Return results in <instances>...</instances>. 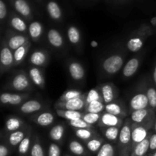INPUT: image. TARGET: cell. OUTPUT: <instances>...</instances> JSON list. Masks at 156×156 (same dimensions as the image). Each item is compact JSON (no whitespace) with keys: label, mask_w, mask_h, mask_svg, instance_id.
Segmentation results:
<instances>
[{"label":"cell","mask_w":156,"mask_h":156,"mask_svg":"<svg viewBox=\"0 0 156 156\" xmlns=\"http://www.w3.org/2000/svg\"><path fill=\"white\" fill-rule=\"evenodd\" d=\"M11 86L17 91H24L30 88V79L24 73H19L12 79Z\"/></svg>","instance_id":"obj_3"},{"label":"cell","mask_w":156,"mask_h":156,"mask_svg":"<svg viewBox=\"0 0 156 156\" xmlns=\"http://www.w3.org/2000/svg\"><path fill=\"white\" fill-rule=\"evenodd\" d=\"M101 117V114H92V113L87 112L85 113V114H83L82 119H83L87 123H88V124L92 126L94 123L100 121Z\"/></svg>","instance_id":"obj_40"},{"label":"cell","mask_w":156,"mask_h":156,"mask_svg":"<svg viewBox=\"0 0 156 156\" xmlns=\"http://www.w3.org/2000/svg\"><path fill=\"white\" fill-rule=\"evenodd\" d=\"M10 24L12 27L16 30H18V31L24 32L27 30V25H26L25 22L21 18H20L19 17H13L11 19Z\"/></svg>","instance_id":"obj_36"},{"label":"cell","mask_w":156,"mask_h":156,"mask_svg":"<svg viewBox=\"0 0 156 156\" xmlns=\"http://www.w3.org/2000/svg\"><path fill=\"white\" fill-rule=\"evenodd\" d=\"M153 156H156V152H155V153H154V154H153Z\"/></svg>","instance_id":"obj_54"},{"label":"cell","mask_w":156,"mask_h":156,"mask_svg":"<svg viewBox=\"0 0 156 156\" xmlns=\"http://www.w3.org/2000/svg\"><path fill=\"white\" fill-rule=\"evenodd\" d=\"M30 44L27 43V44H24L22 47H19L18 49L15 50L14 51V59H15V65H18L20 64L25 58L26 55H27V51L29 50Z\"/></svg>","instance_id":"obj_22"},{"label":"cell","mask_w":156,"mask_h":156,"mask_svg":"<svg viewBox=\"0 0 156 156\" xmlns=\"http://www.w3.org/2000/svg\"><path fill=\"white\" fill-rule=\"evenodd\" d=\"M118 140L122 146H126L132 142V127L128 123H125L120 129Z\"/></svg>","instance_id":"obj_11"},{"label":"cell","mask_w":156,"mask_h":156,"mask_svg":"<svg viewBox=\"0 0 156 156\" xmlns=\"http://www.w3.org/2000/svg\"><path fill=\"white\" fill-rule=\"evenodd\" d=\"M153 79H154V82L156 84V66L155 67V69H154V73H153Z\"/></svg>","instance_id":"obj_51"},{"label":"cell","mask_w":156,"mask_h":156,"mask_svg":"<svg viewBox=\"0 0 156 156\" xmlns=\"http://www.w3.org/2000/svg\"><path fill=\"white\" fill-rule=\"evenodd\" d=\"M102 146V140L101 139H91L87 143V148L92 152L100 150Z\"/></svg>","instance_id":"obj_41"},{"label":"cell","mask_w":156,"mask_h":156,"mask_svg":"<svg viewBox=\"0 0 156 156\" xmlns=\"http://www.w3.org/2000/svg\"><path fill=\"white\" fill-rule=\"evenodd\" d=\"M22 125V120L15 117H11L5 122V129L9 132H15L19 130Z\"/></svg>","instance_id":"obj_25"},{"label":"cell","mask_w":156,"mask_h":156,"mask_svg":"<svg viewBox=\"0 0 156 156\" xmlns=\"http://www.w3.org/2000/svg\"><path fill=\"white\" fill-rule=\"evenodd\" d=\"M140 66V60L137 58H132L129 59L123 69V75L124 77L129 78L136 73Z\"/></svg>","instance_id":"obj_12"},{"label":"cell","mask_w":156,"mask_h":156,"mask_svg":"<svg viewBox=\"0 0 156 156\" xmlns=\"http://www.w3.org/2000/svg\"><path fill=\"white\" fill-rule=\"evenodd\" d=\"M69 148V150L71 151L72 153L76 155H82L85 153V148L78 141L73 140V141L70 142Z\"/></svg>","instance_id":"obj_37"},{"label":"cell","mask_w":156,"mask_h":156,"mask_svg":"<svg viewBox=\"0 0 156 156\" xmlns=\"http://www.w3.org/2000/svg\"><path fill=\"white\" fill-rule=\"evenodd\" d=\"M100 123L102 126L104 127H113V126H116V127H120L122 125L121 119L119 117L113 114H109L108 112H105L101 114V117L100 119Z\"/></svg>","instance_id":"obj_6"},{"label":"cell","mask_w":156,"mask_h":156,"mask_svg":"<svg viewBox=\"0 0 156 156\" xmlns=\"http://www.w3.org/2000/svg\"><path fill=\"white\" fill-rule=\"evenodd\" d=\"M152 21V23L153 24H156V18H154L153 19H152V21Z\"/></svg>","instance_id":"obj_52"},{"label":"cell","mask_w":156,"mask_h":156,"mask_svg":"<svg viewBox=\"0 0 156 156\" xmlns=\"http://www.w3.org/2000/svg\"><path fill=\"white\" fill-rule=\"evenodd\" d=\"M143 40L140 37H133L128 40L126 47L131 52H137L141 50L143 47Z\"/></svg>","instance_id":"obj_23"},{"label":"cell","mask_w":156,"mask_h":156,"mask_svg":"<svg viewBox=\"0 0 156 156\" xmlns=\"http://www.w3.org/2000/svg\"><path fill=\"white\" fill-rule=\"evenodd\" d=\"M96 101H102L101 94L98 90L96 88H92V89L89 90V91L85 94V104L87 105L91 102Z\"/></svg>","instance_id":"obj_35"},{"label":"cell","mask_w":156,"mask_h":156,"mask_svg":"<svg viewBox=\"0 0 156 156\" xmlns=\"http://www.w3.org/2000/svg\"><path fill=\"white\" fill-rule=\"evenodd\" d=\"M43 30H44V27L39 21H34V22L30 23L28 27L29 34H30V37L34 41H37L41 37L43 33Z\"/></svg>","instance_id":"obj_21"},{"label":"cell","mask_w":156,"mask_h":156,"mask_svg":"<svg viewBox=\"0 0 156 156\" xmlns=\"http://www.w3.org/2000/svg\"><path fill=\"white\" fill-rule=\"evenodd\" d=\"M69 41L73 44H77L81 40V34L79 29L75 26H70L67 30Z\"/></svg>","instance_id":"obj_32"},{"label":"cell","mask_w":156,"mask_h":156,"mask_svg":"<svg viewBox=\"0 0 156 156\" xmlns=\"http://www.w3.org/2000/svg\"><path fill=\"white\" fill-rule=\"evenodd\" d=\"M65 133V128L62 125H55L50 131V137L53 141H60Z\"/></svg>","instance_id":"obj_28"},{"label":"cell","mask_w":156,"mask_h":156,"mask_svg":"<svg viewBox=\"0 0 156 156\" xmlns=\"http://www.w3.org/2000/svg\"><path fill=\"white\" fill-rule=\"evenodd\" d=\"M0 62H1L2 67L6 69L15 64L14 53H12V50L8 46H4L2 48L1 53H0Z\"/></svg>","instance_id":"obj_7"},{"label":"cell","mask_w":156,"mask_h":156,"mask_svg":"<svg viewBox=\"0 0 156 156\" xmlns=\"http://www.w3.org/2000/svg\"><path fill=\"white\" fill-rule=\"evenodd\" d=\"M130 108L133 111L146 109L149 106V100L146 94L144 93H138L134 94L129 101Z\"/></svg>","instance_id":"obj_4"},{"label":"cell","mask_w":156,"mask_h":156,"mask_svg":"<svg viewBox=\"0 0 156 156\" xmlns=\"http://www.w3.org/2000/svg\"><path fill=\"white\" fill-rule=\"evenodd\" d=\"M42 105L37 100H30L24 102L20 107V111L24 114H32L41 111Z\"/></svg>","instance_id":"obj_14"},{"label":"cell","mask_w":156,"mask_h":156,"mask_svg":"<svg viewBox=\"0 0 156 156\" xmlns=\"http://www.w3.org/2000/svg\"><path fill=\"white\" fill-rule=\"evenodd\" d=\"M56 114L59 117H63V118L69 120V121H73V120L82 119V117H83V114L81 113L80 111H69V110L56 109Z\"/></svg>","instance_id":"obj_19"},{"label":"cell","mask_w":156,"mask_h":156,"mask_svg":"<svg viewBox=\"0 0 156 156\" xmlns=\"http://www.w3.org/2000/svg\"><path fill=\"white\" fill-rule=\"evenodd\" d=\"M54 116L50 112H43L35 118V123L41 126H48L54 122Z\"/></svg>","instance_id":"obj_20"},{"label":"cell","mask_w":156,"mask_h":156,"mask_svg":"<svg viewBox=\"0 0 156 156\" xmlns=\"http://www.w3.org/2000/svg\"><path fill=\"white\" fill-rule=\"evenodd\" d=\"M98 42H96L95 41H91V46L92 47H98Z\"/></svg>","instance_id":"obj_50"},{"label":"cell","mask_w":156,"mask_h":156,"mask_svg":"<svg viewBox=\"0 0 156 156\" xmlns=\"http://www.w3.org/2000/svg\"><path fill=\"white\" fill-rule=\"evenodd\" d=\"M149 149L152 151L156 150V133L152 134L149 138Z\"/></svg>","instance_id":"obj_48"},{"label":"cell","mask_w":156,"mask_h":156,"mask_svg":"<svg viewBox=\"0 0 156 156\" xmlns=\"http://www.w3.org/2000/svg\"><path fill=\"white\" fill-rule=\"evenodd\" d=\"M101 94L102 97V101L105 105L112 103L115 98V91L112 84H104L101 85L100 89Z\"/></svg>","instance_id":"obj_10"},{"label":"cell","mask_w":156,"mask_h":156,"mask_svg":"<svg viewBox=\"0 0 156 156\" xmlns=\"http://www.w3.org/2000/svg\"><path fill=\"white\" fill-rule=\"evenodd\" d=\"M57 109L69 110V111H80L86 107L85 104V94L83 97L72 99L66 101H59L56 105Z\"/></svg>","instance_id":"obj_2"},{"label":"cell","mask_w":156,"mask_h":156,"mask_svg":"<svg viewBox=\"0 0 156 156\" xmlns=\"http://www.w3.org/2000/svg\"><path fill=\"white\" fill-rule=\"evenodd\" d=\"M30 145V136H27L25 138L21 141V143L18 145V152L20 154H26L29 150Z\"/></svg>","instance_id":"obj_43"},{"label":"cell","mask_w":156,"mask_h":156,"mask_svg":"<svg viewBox=\"0 0 156 156\" xmlns=\"http://www.w3.org/2000/svg\"><path fill=\"white\" fill-rule=\"evenodd\" d=\"M47 12L50 16L54 20L60 19L62 17V12L59 5L55 2H50L47 6Z\"/></svg>","instance_id":"obj_26"},{"label":"cell","mask_w":156,"mask_h":156,"mask_svg":"<svg viewBox=\"0 0 156 156\" xmlns=\"http://www.w3.org/2000/svg\"><path fill=\"white\" fill-rule=\"evenodd\" d=\"M94 132L91 129H77L76 135L78 138L82 140H88L94 136Z\"/></svg>","instance_id":"obj_39"},{"label":"cell","mask_w":156,"mask_h":156,"mask_svg":"<svg viewBox=\"0 0 156 156\" xmlns=\"http://www.w3.org/2000/svg\"><path fill=\"white\" fill-rule=\"evenodd\" d=\"M29 77H30L31 82L39 88H43L45 85V80H44V75L42 72L37 67H33L30 69L28 72Z\"/></svg>","instance_id":"obj_13"},{"label":"cell","mask_w":156,"mask_h":156,"mask_svg":"<svg viewBox=\"0 0 156 156\" xmlns=\"http://www.w3.org/2000/svg\"><path fill=\"white\" fill-rule=\"evenodd\" d=\"M27 43L28 39L27 37L21 34H15L9 38L8 41V47L12 50H15Z\"/></svg>","instance_id":"obj_16"},{"label":"cell","mask_w":156,"mask_h":156,"mask_svg":"<svg viewBox=\"0 0 156 156\" xmlns=\"http://www.w3.org/2000/svg\"><path fill=\"white\" fill-rule=\"evenodd\" d=\"M61 150L59 146L55 143L50 144L48 150V156H60Z\"/></svg>","instance_id":"obj_46"},{"label":"cell","mask_w":156,"mask_h":156,"mask_svg":"<svg viewBox=\"0 0 156 156\" xmlns=\"http://www.w3.org/2000/svg\"><path fill=\"white\" fill-rule=\"evenodd\" d=\"M146 95H147L148 100H149V107L155 109L156 108V90L152 87H150L147 89Z\"/></svg>","instance_id":"obj_42"},{"label":"cell","mask_w":156,"mask_h":156,"mask_svg":"<svg viewBox=\"0 0 156 156\" xmlns=\"http://www.w3.org/2000/svg\"><path fill=\"white\" fill-rule=\"evenodd\" d=\"M86 112L92 114H101L105 111V105L102 101H96L88 104L85 107Z\"/></svg>","instance_id":"obj_27"},{"label":"cell","mask_w":156,"mask_h":156,"mask_svg":"<svg viewBox=\"0 0 156 156\" xmlns=\"http://www.w3.org/2000/svg\"><path fill=\"white\" fill-rule=\"evenodd\" d=\"M15 8L17 12L24 17H28L30 15V8L24 0H16Z\"/></svg>","instance_id":"obj_29"},{"label":"cell","mask_w":156,"mask_h":156,"mask_svg":"<svg viewBox=\"0 0 156 156\" xmlns=\"http://www.w3.org/2000/svg\"><path fill=\"white\" fill-rule=\"evenodd\" d=\"M47 55L41 50H35L30 56V62L35 66H42L47 62Z\"/></svg>","instance_id":"obj_17"},{"label":"cell","mask_w":156,"mask_h":156,"mask_svg":"<svg viewBox=\"0 0 156 156\" xmlns=\"http://www.w3.org/2000/svg\"><path fill=\"white\" fill-rule=\"evenodd\" d=\"M70 126L76 129H91L92 126L88 123H87L83 119H79V120H73L69 121Z\"/></svg>","instance_id":"obj_44"},{"label":"cell","mask_w":156,"mask_h":156,"mask_svg":"<svg viewBox=\"0 0 156 156\" xmlns=\"http://www.w3.org/2000/svg\"><path fill=\"white\" fill-rule=\"evenodd\" d=\"M47 40L50 45L56 48H59L63 45V38L62 34L56 29H50L47 33Z\"/></svg>","instance_id":"obj_15"},{"label":"cell","mask_w":156,"mask_h":156,"mask_svg":"<svg viewBox=\"0 0 156 156\" xmlns=\"http://www.w3.org/2000/svg\"><path fill=\"white\" fill-rule=\"evenodd\" d=\"M148 138V129L142 124H136L132 127V143L134 146Z\"/></svg>","instance_id":"obj_5"},{"label":"cell","mask_w":156,"mask_h":156,"mask_svg":"<svg viewBox=\"0 0 156 156\" xmlns=\"http://www.w3.org/2000/svg\"><path fill=\"white\" fill-rule=\"evenodd\" d=\"M7 14V9H6V6L5 5L4 2L2 0L0 1V19L3 20L6 16Z\"/></svg>","instance_id":"obj_47"},{"label":"cell","mask_w":156,"mask_h":156,"mask_svg":"<svg viewBox=\"0 0 156 156\" xmlns=\"http://www.w3.org/2000/svg\"><path fill=\"white\" fill-rule=\"evenodd\" d=\"M27 95H23L19 94H12V93H2L0 95V101L3 105H18L23 101Z\"/></svg>","instance_id":"obj_8"},{"label":"cell","mask_w":156,"mask_h":156,"mask_svg":"<svg viewBox=\"0 0 156 156\" xmlns=\"http://www.w3.org/2000/svg\"><path fill=\"white\" fill-rule=\"evenodd\" d=\"M120 127H106L104 131V134L106 139L109 141H116L119 138V134H120Z\"/></svg>","instance_id":"obj_34"},{"label":"cell","mask_w":156,"mask_h":156,"mask_svg":"<svg viewBox=\"0 0 156 156\" xmlns=\"http://www.w3.org/2000/svg\"><path fill=\"white\" fill-rule=\"evenodd\" d=\"M84 95H85V94H83L82 91H79V90H68L59 98V101H66L72 100V99L83 97Z\"/></svg>","instance_id":"obj_33"},{"label":"cell","mask_w":156,"mask_h":156,"mask_svg":"<svg viewBox=\"0 0 156 156\" xmlns=\"http://www.w3.org/2000/svg\"><path fill=\"white\" fill-rule=\"evenodd\" d=\"M149 149V138L134 146L132 156H144Z\"/></svg>","instance_id":"obj_24"},{"label":"cell","mask_w":156,"mask_h":156,"mask_svg":"<svg viewBox=\"0 0 156 156\" xmlns=\"http://www.w3.org/2000/svg\"><path fill=\"white\" fill-rule=\"evenodd\" d=\"M105 112H108L109 114H113V115L117 116V117H122V116H124L125 114L121 106L119 104L115 103V102L105 105Z\"/></svg>","instance_id":"obj_30"},{"label":"cell","mask_w":156,"mask_h":156,"mask_svg":"<svg viewBox=\"0 0 156 156\" xmlns=\"http://www.w3.org/2000/svg\"><path fill=\"white\" fill-rule=\"evenodd\" d=\"M115 149L111 143H105L98 152L97 156H114Z\"/></svg>","instance_id":"obj_38"},{"label":"cell","mask_w":156,"mask_h":156,"mask_svg":"<svg viewBox=\"0 0 156 156\" xmlns=\"http://www.w3.org/2000/svg\"><path fill=\"white\" fill-rule=\"evenodd\" d=\"M9 153L7 147L4 145H0V156H7Z\"/></svg>","instance_id":"obj_49"},{"label":"cell","mask_w":156,"mask_h":156,"mask_svg":"<svg viewBox=\"0 0 156 156\" xmlns=\"http://www.w3.org/2000/svg\"><path fill=\"white\" fill-rule=\"evenodd\" d=\"M31 156H44V152L42 146L38 142H35L30 151Z\"/></svg>","instance_id":"obj_45"},{"label":"cell","mask_w":156,"mask_h":156,"mask_svg":"<svg viewBox=\"0 0 156 156\" xmlns=\"http://www.w3.org/2000/svg\"><path fill=\"white\" fill-rule=\"evenodd\" d=\"M123 58L119 54H114L108 56L104 60L102 68L108 74L114 75L118 73L123 65Z\"/></svg>","instance_id":"obj_1"},{"label":"cell","mask_w":156,"mask_h":156,"mask_svg":"<svg viewBox=\"0 0 156 156\" xmlns=\"http://www.w3.org/2000/svg\"><path fill=\"white\" fill-rule=\"evenodd\" d=\"M25 138V133L22 130H17L11 133L9 136V142L12 146H15L19 145Z\"/></svg>","instance_id":"obj_31"},{"label":"cell","mask_w":156,"mask_h":156,"mask_svg":"<svg viewBox=\"0 0 156 156\" xmlns=\"http://www.w3.org/2000/svg\"><path fill=\"white\" fill-rule=\"evenodd\" d=\"M154 128H155V131L156 133V120H155V126H154Z\"/></svg>","instance_id":"obj_53"},{"label":"cell","mask_w":156,"mask_h":156,"mask_svg":"<svg viewBox=\"0 0 156 156\" xmlns=\"http://www.w3.org/2000/svg\"><path fill=\"white\" fill-rule=\"evenodd\" d=\"M69 72L73 80L80 81L85 77V71L84 67L79 62L73 61L69 65Z\"/></svg>","instance_id":"obj_9"},{"label":"cell","mask_w":156,"mask_h":156,"mask_svg":"<svg viewBox=\"0 0 156 156\" xmlns=\"http://www.w3.org/2000/svg\"><path fill=\"white\" fill-rule=\"evenodd\" d=\"M150 115V111L146 109L133 111L130 115L131 120L136 124H143Z\"/></svg>","instance_id":"obj_18"}]
</instances>
